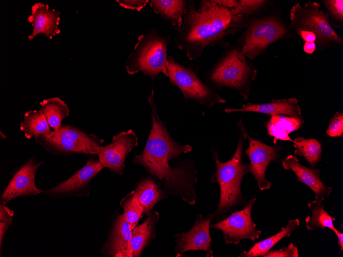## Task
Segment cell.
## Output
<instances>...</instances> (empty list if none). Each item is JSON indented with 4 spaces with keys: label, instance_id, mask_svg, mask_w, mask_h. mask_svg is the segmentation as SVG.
I'll return each instance as SVG.
<instances>
[{
    "label": "cell",
    "instance_id": "obj_9",
    "mask_svg": "<svg viewBox=\"0 0 343 257\" xmlns=\"http://www.w3.org/2000/svg\"><path fill=\"white\" fill-rule=\"evenodd\" d=\"M286 32L284 27L273 17L253 19L244 33L239 51L245 57L253 60Z\"/></svg>",
    "mask_w": 343,
    "mask_h": 257
},
{
    "label": "cell",
    "instance_id": "obj_15",
    "mask_svg": "<svg viewBox=\"0 0 343 257\" xmlns=\"http://www.w3.org/2000/svg\"><path fill=\"white\" fill-rule=\"evenodd\" d=\"M212 216L203 219L197 215L196 222L187 233L176 235L177 256H181L188 250L205 251L206 256H213L211 248V238L209 235V224Z\"/></svg>",
    "mask_w": 343,
    "mask_h": 257
},
{
    "label": "cell",
    "instance_id": "obj_34",
    "mask_svg": "<svg viewBox=\"0 0 343 257\" xmlns=\"http://www.w3.org/2000/svg\"><path fill=\"white\" fill-rule=\"evenodd\" d=\"M117 2L124 8L140 11L148 3V0H117Z\"/></svg>",
    "mask_w": 343,
    "mask_h": 257
},
{
    "label": "cell",
    "instance_id": "obj_28",
    "mask_svg": "<svg viewBox=\"0 0 343 257\" xmlns=\"http://www.w3.org/2000/svg\"><path fill=\"white\" fill-rule=\"evenodd\" d=\"M293 143L294 147L296 148L295 154L304 156L311 167H313L319 162L322 150L321 144L317 140L298 137Z\"/></svg>",
    "mask_w": 343,
    "mask_h": 257
},
{
    "label": "cell",
    "instance_id": "obj_7",
    "mask_svg": "<svg viewBox=\"0 0 343 257\" xmlns=\"http://www.w3.org/2000/svg\"><path fill=\"white\" fill-rule=\"evenodd\" d=\"M166 65L170 83L179 88L185 99L189 98L207 106L226 102L213 89L204 84L191 67L179 64L169 55Z\"/></svg>",
    "mask_w": 343,
    "mask_h": 257
},
{
    "label": "cell",
    "instance_id": "obj_12",
    "mask_svg": "<svg viewBox=\"0 0 343 257\" xmlns=\"http://www.w3.org/2000/svg\"><path fill=\"white\" fill-rule=\"evenodd\" d=\"M104 168L99 161L90 158L86 164L70 177L43 191V193L49 199L88 196L89 195V182Z\"/></svg>",
    "mask_w": 343,
    "mask_h": 257
},
{
    "label": "cell",
    "instance_id": "obj_33",
    "mask_svg": "<svg viewBox=\"0 0 343 257\" xmlns=\"http://www.w3.org/2000/svg\"><path fill=\"white\" fill-rule=\"evenodd\" d=\"M325 5L331 14L337 19L343 18V1L328 0L325 1Z\"/></svg>",
    "mask_w": 343,
    "mask_h": 257
},
{
    "label": "cell",
    "instance_id": "obj_25",
    "mask_svg": "<svg viewBox=\"0 0 343 257\" xmlns=\"http://www.w3.org/2000/svg\"><path fill=\"white\" fill-rule=\"evenodd\" d=\"M20 129L24 132L26 139L33 136L35 140L51 131L46 117L41 110L27 111L20 124Z\"/></svg>",
    "mask_w": 343,
    "mask_h": 257
},
{
    "label": "cell",
    "instance_id": "obj_29",
    "mask_svg": "<svg viewBox=\"0 0 343 257\" xmlns=\"http://www.w3.org/2000/svg\"><path fill=\"white\" fill-rule=\"evenodd\" d=\"M120 205L123 209V216L133 230L144 214L143 209L133 191L122 199Z\"/></svg>",
    "mask_w": 343,
    "mask_h": 257
},
{
    "label": "cell",
    "instance_id": "obj_5",
    "mask_svg": "<svg viewBox=\"0 0 343 257\" xmlns=\"http://www.w3.org/2000/svg\"><path fill=\"white\" fill-rule=\"evenodd\" d=\"M256 70L235 48L227 50L209 72L210 81L218 87L227 86L237 90L247 97L250 84L256 76Z\"/></svg>",
    "mask_w": 343,
    "mask_h": 257
},
{
    "label": "cell",
    "instance_id": "obj_40",
    "mask_svg": "<svg viewBox=\"0 0 343 257\" xmlns=\"http://www.w3.org/2000/svg\"><path fill=\"white\" fill-rule=\"evenodd\" d=\"M1 136L3 139H5L7 137L4 134H3L2 132H1Z\"/></svg>",
    "mask_w": 343,
    "mask_h": 257
},
{
    "label": "cell",
    "instance_id": "obj_6",
    "mask_svg": "<svg viewBox=\"0 0 343 257\" xmlns=\"http://www.w3.org/2000/svg\"><path fill=\"white\" fill-rule=\"evenodd\" d=\"M36 142L56 155L98 154L103 141L71 126H61L41 135Z\"/></svg>",
    "mask_w": 343,
    "mask_h": 257
},
{
    "label": "cell",
    "instance_id": "obj_27",
    "mask_svg": "<svg viewBox=\"0 0 343 257\" xmlns=\"http://www.w3.org/2000/svg\"><path fill=\"white\" fill-rule=\"evenodd\" d=\"M308 207L311 210V215L305 219L306 226L308 229L313 230L320 228L325 230L329 228L333 230L335 228L333 223L335 219L326 212L322 202L315 200L308 204Z\"/></svg>",
    "mask_w": 343,
    "mask_h": 257
},
{
    "label": "cell",
    "instance_id": "obj_24",
    "mask_svg": "<svg viewBox=\"0 0 343 257\" xmlns=\"http://www.w3.org/2000/svg\"><path fill=\"white\" fill-rule=\"evenodd\" d=\"M134 194L142 206L144 214H148L155 204L163 197L159 186L153 179L141 182L133 191Z\"/></svg>",
    "mask_w": 343,
    "mask_h": 257
},
{
    "label": "cell",
    "instance_id": "obj_31",
    "mask_svg": "<svg viewBox=\"0 0 343 257\" xmlns=\"http://www.w3.org/2000/svg\"><path fill=\"white\" fill-rule=\"evenodd\" d=\"M327 135L332 137L341 136L343 135V113L337 112L331 119L327 130Z\"/></svg>",
    "mask_w": 343,
    "mask_h": 257
},
{
    "label": "cell",
    "instance_id": "obj_30",
    "mask_svg": "<svg viewBox=\"0 0 343 257\" xmlns=\"http://www.w3.org/2000/svg\"><path fill=\"white\" fill-rule=\"evenodd\" d=\"M265 2V1L262 0L237 1L236 6L230 10L235 15H241L244 16L256 12Z\"/></svg>",
    "mask_w": 343,
    "mask_h": 257
},
{
    "label": "cell",
    "instance_id": "obj_19",
    "mask_svg": "<svg viewBox=\"0 0 343 257\" xmlns=\"http://www.w3.org/2000/svg\"><path fill=\"white\" fill-rule=\"evenodd\" d=\"M227 113L254 112L270 114L285 115L292 117H302L301 109L295 98L273 100L271 102L262 104L247 103L241 108H229L224 109Z\"/></svg>",
    "mask_w": 343,
    "mask_h": 257
},
{
    "label": "cell",
    "instance_id": "obj_3",
    "mask_svg": "<svg viewBox=\"0 0 343 257\" xmlns=\"http://www.w3.org/2000/svg\"><path fill=\"white\" fill-rule=\"evenodd\" d=\"M171 37L162 36L156 29H151L138 38L134 51L126 61L128 73L142 72L153 80L160 72L167 76V50Z\"/></svg>",
    "mask_w": 343,
    "mask_h": 257
},
{
    "label": "cell",
    "instance_id": "obj_21",
    "mask_svg": "<svg viewBox=\"0 0 343 257\" xmlns=\"http://www.w3.org/2000/svg\"><path fill=\"white\" fill-rule=\"evenodd\" d=\"M159 217L157 212H150L145 222L134 228L130 243L129 257L140 256L148 242L155 235V226Z\"/></svg>",
    "mask_w": 343,
    "mask_h": 257
},
{
    "label": "cell",
    "instance_id": "obj_38",
    "mask_svg": "<svg viewBox=\"0 0 343 257\" xmlns=\"http://www.w3.org/2000/svg\"><path fill=\"white\" fill-rule=\"evenodd\" d=\"M316 49V44L315 43H305L303 46V50L308 54H312Z\"/></svg>",
    "mask_w": 343,
    "mask_h": 257
},
{
    "label": "cell",
    "instance_id": "obj_17",
    "mask_svg": "<svg viewBox=\"0 0 343 257\" xmlns=\"http://www.w3.org/2000/svg\"><path fill=\"white\" fill-rule=\"evenodd\" d=\"M132 231L123 214L118 216L101 252L108 256L129 257Z\"/></svg>",
    "mask_w": 343,
    "mask_h": 257
},
{
    "label": "cell",
    "instance_id": "obj_35",
    "mask_svg": "<svg viewBox=\"0 0 343 257\" xmlns=\"http://www.w3.org/2000/svg\"><path fill=\"white\" fill-rule=\"evenodd\" d=\"M13 214V210L4 204H0V221L12 222Z\"/></svg>",
    "mask_w": 343,
    "mask_h": 257
},
{
    "label": "cell",
    "instance_id": "obj_13",
    "mask_svg": "<svg viewBox=\"0 0 343 257\" xmlns=\"http://www.w3.org/2000/svg\"><path fill=\"white\" fill-rule=\"evenodd\" d=\"M137 145L138 137L132 130L121 132L113 136L111 143L101 146L99 161L113 173L121 174L127 154Z\"/></svg>",
    "mask_w": 343,
    "mask_h": 257
},
{
    "label": "cell",
    "instance_id": "obj_39",
    "mask_svg": "<svg viewBox=\"0 0 343 257\" xmlns=\"http://www.w3.org/2000/svg\"><path fill=\"white\" fill-rule=\"evenodd\" d=\"M332 231L335 233L338 239V245L340 246V250L339 253H340V252L343 250V233L339 232L336 228H335Z\"/></svg>",
    "mask_w": 343,
    "mask_h": 257
},
{
    "label": "cell",
    "instance_id": "obj_22",
    "mask_svg": "<svg viewBox=\"0 0 343 257\" xmlns=\"http://www.w3.org/2000/svg\"><path fill=\"white\" fill-rule=\"evenodd\" d=\"M186 4L184 0H152L150 6L156 14L169 22L177 30L182 24Z\"/></svg>",
    "mask_w": 343,
    "mask_h": 257
},
{
    "label": "cell",
    "instance_id": "obj_32",
    "mask_svg": "<svg viewBox=\"0 0 343 257\" xmlns=\"http://www.w3.org/2000/svg\"><path fill=\"white\" fill-rule=\"evenodd\" d=\"M298 250L293 243L278 250H270L264 257H298Z\"/></svg>",
    "mask_w": 343,
    "mask_h": 257
},
{
    "label": "cell",
    "instance_id": "obj_18",
    "mask_svg": "<svg viewBox=\"0 0 343 257\" xmlns=\"http://www.w3.org/2000/svg\"><path fill=\"white\" fill-rule=\"evenodd\" d=\"M283 168L291 170L297 177L298 181L306 184L315 193V199L322 202L325 196L328 197L332 192L331 187L326 186L321 181L320 171L317 169H310L300 164L298 159L292 155L281 160Z\"/></svg>",
    "mask_w": 343,
    "mask_h": 257
},
{
    "label": "cell",
    "instance_id": "obj_10",
    "mask_svg": "<svg viewBox=\"0 0 343 257\" xmlns=\"http://www.w3.org/2000/svg\"><path fill=\"white\" fill-rule=\"evenodd\" d=\"M255 201L256 198L253 197L242 210L232 213L227 218L212 225V228L222 231L226 244L237 245L244 239L255 241L259 238L261 232L255 229L256 224L251 219V210Z\"/></svg>",
    "mask_w": 343,
    "mask_h": 257
},
{
    "label": "cell",
    "instance_id": "obj_37",
    "mask_svg": "<svg viewBox=\"0 0 343 257\" xmlns=\"http://www.w3.org/2000/svg\"><path fill=\"white\" fill-rule=\"evenodd\" d=\"M297 32L306 43H315L316 41V36L312 32L301 30Z\"/></svg>",
    "mask_w": 343,
    "mask_h": 257
},
{
    "label": "cell",
    "instance_id": "obj_16",
    "mask_svg": "<svg viewBox=\"0 0 343 257\" xmlns=\"http://www.w3.org/2000/svg\"><path fill=\"white\" fill-rule=\"evenodd\" d=\"M60 14L55 9H50L48 5L42 3L33 4L31 14L28 17L33 27L32 33L28 36L29 40H33L39 34H44L51 39L59 34Z\"/></svg>",
    "mask_w": 343,
    "mask_h": 257
},
{
    "label": "cell",
    "instance_id": "obj_4",
    "mask_svg": "<svg viewBox=\"0 0 343 257\" xmlns=\"http://www.w3.org/2000/svg\"><path fill=\"white\" fill-rule=\"evenodd\" d=\"M240 133L238 146L232 158L226 162H221L217 154L215 155L216 164V180L220 188L218 211H225L231 206L238 204L242 199L241 183L243 176L250 172V165L242 163L243 141L246 137V131L239 121L238 124Z\"/></svg>",
    "mask_w": 343,
    "mask_h": 257
},
{
    "label": "cell",
    "instance_id": "obj_11",
    "mask_svg": "<svg viewBox=\"0 0 343 257\" xmlns=\"http://www.w3.org/2000/svg\"><path fill=\"white\" fill-rule=\"evenodd\" d=\"M44 162L31 157L12 174L8 184L0 195L1 204L6 205L21 196L37 195L43 191L36 187L35 177L38 168Z\"/></svg>",
    "mask_w": 343,
    "mask_h": 257
},
{
    "label": "cell",
    "instance_id": "obj_20",
    "mask_svg": "<svg viewBox=\"0 0 343 257\" xmlns=\"http://www.w3.org/2000/svg\"><path fill=\"white\" fill-rule=\"evenodd\" d=\"M303 122L302 117L276 114L271 116L266 123L265 127L268 134L274 137V144H276L278 140L293 142L289 134L300 129L303 126Z\"/></svg>",
    "mask_w": 343,
    "mask_h": 257
},
{
    "label": "cell",
    "instance_id": "obj_14",
    "mask_svg": "<svg viewBox=\"0 0 343 257\" xmlns=\"http://www.w3.org/2000/svg\"><path fill=\"white\" fill-rule=\"evenodd\" d=\"M246 137L249 140V146L245 153L250 160V172L255 177L261 190L269 189L271 183L265 177V171L269 164L278 158L280 147L277 145L270 146L254 140L247 133Z\"/></svg>",
    "mask_w": 343,
    "mask_h": 257
},
{
    "label": "cell",
    "instance_id": "obj_2",
    "mask_svg": "<svg viewBox=\"0 0 343 257\" xmlns=\"http://www.w3.org/2000/svg\"><path fill=\"white\" fill-rule=\"evenodd\" d=\"M148 101L151 109L152 126L144 150L135 155L133 163L141 165L150 174L163 180L168 186L180 189L188 187L189 183L184 170L172 168L168 160L190 152L192 147L182 145L170 137L157 112L153 90Z\"/></svg>",
    "mask_w": 343,
    "mask_h": 257
},
{
    "label": "cell",
    "instance_id": "obj_1",
    "mask_svg": "<svg viewBox=\"0 0 343 257\" xmlns=\"http://www.w3.org/2000/svg\"><path fill=\"white\" fill-rule=\"evenodd\" d=\"M243 18L214 0L200 1L198 9L193 1H187L182 24L176 30L177 45L186 51L190 60H196L207 47L222 44L225 36L238 32Z\"/></svg>",
    "mask_w": 343,
    "mask_h": 257
},
{
    "label": "cell",
    "instance_id": "obj_8",
    "mask_svg": "<svg viewBox=\"0 0 343 257\" xmlns=\"http://www.w3.org/2000/svg\"><path fill=\"white\" fill-rule=\"evenodd\" d=\"M292 26L297 32L309 31L313 32L319 43L334 41L342 43L340 37L329 23L328 15L320 9V5L309 2L302 7L299 3L290 10Z\"/></svg>",
    "mask_w": 343,
    "mask_h": 257
},
{
    "label": "cell",
    "instance_id": "obj_26",
    "mask_svg": "<svg viewBox=\"0 0 343 257\" xmlns=\"http://www.w3.org/2000/svg\"><path fill=\"white\" fill-rule=\"evenodd\" d=\"M40 110L45 114L49 127L54 130L62 126V121L68 116L67 105L58 97L45 99L40 102Z\"/></svg>",
    "mask_w": 343,
    "mask_h": 257
},
{
    "label": "cell",
    "instance_id": "obj_36",
    "mask_svg": "<svg viewBox=\"0 0 343 257\" xmlns=\"http://www.w3.org/2000/svg\"><path fill=\"white\" fill-rule=\"evenodd\" d=\"M11 224L12 222L0 221V256H2V245L5 234Z\"/></svg>",
    "mask_w": 343,
    "mask_h": 257
},
{
    "label": "cell",
    "instance_id": "obj_23",
    "mask_svg": "<svg viewBox=\"0 0 343 257\" xmlns=\"http://www.w3.org/2000/svg\"><path fill=\"white\" fill-rule=\"evenodd\" d=\"M299 224L300 221L298 219L290 220L285 227L281 228V230L279 232L255 243L249 251H243L239 256H265L277 243L283 238L290 236Z\"/></svg>",
    "mask_w": 343,
    "mask_h": 257
}]
</instances>
